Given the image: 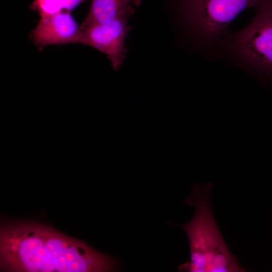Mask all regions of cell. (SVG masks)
I'll list each match as a JSON object with an SVG mask.
<instances>
[{"instance_id":"cell-2","label":"cell","mask_w":272,"mask_h":272,"mask_svg":"<svg viewBox=\"0 0 272 272\" xmlns=\"http://www.w3.org/2000/svg\"><path fill=\"white\" fill-rule=\"evenodd\" d=\"M212 185H196L188 202L195 207L190 221L180 227L186 232L190 258L180 267L189 272L245 271L230 252L218 228L213 213L211 194Z\"/></svg>"},{"instance_id":"cell-6","label":"cell","mask_w":272,"mask_h":272,"mask_svg":"<svg viewBox=\"0 0 272 272\" xmlns=\"http://www.w3.org/2000/svg\"><path fill=\"white\" fill-rule=\"evenodd\" d=\"M30 38L40 49L54 44H83L84 30L69 11L40 16L37 25L31 31Z\"/></svg>"},{"instance_id":"cell-7","label":"cell","mask_w":272,"mask_h":272,"mask_svg":"<svg viewBox=\"0 0 272 272\" xmlns=\"http://www.w3.org/2000/svg\"><path fill=\"white\" fill-rule=\"evenodd\" d=\"M140 0H92L89 12L81 25L82 29L110 22L122 16H130Z\"/></svg>"},{"instance_id":"cell-8","label":"cell","mask_w":272,"mask_h":272,"mask_svg":"<svg viewBox=\"0 0 272 272\" xmlns=\"http://www.w3.org/2000/svg\"><path fill=\"white\" fill-rule=\"evenodd\" d=\"M85 0H34L31 8L40 16L51 15L61 11H69Z\"/></svg>"},{"instance_id":"cell-1","label":"cell","mask_w":272,"mask_h":272,"mask_svg":"<svg viewBox=\"0 0 272 272\" xmlns=\"http://www.w3.org/2000/svg\"><path fill=\"white\" fill-rule=\"evenodd\" d=\"M1 238L2 262L11 270L108 271L117 266L114 258L41 224L9 225L3 230Z\"/></svg>"},{"instance_id":"cell-4","label":"cell","mask_w":272,"mask_h":272,"mask_svg":"<svg viewBox=\"0 0 272 272\" xmlns=\"http://www.w3.org/2000/svg\"><path fill=\"white\" fill-rule=\"evenodd\" d=\"M262 0H185L186 16L198 34L217 40L243 10L256 7Z\"/></svg>"},{"instance_id":"cell-3","label":"cell","mask_w":272,"mask_h":272,"mask_svg":"<svg viewBox=\"0 0 272 272\" xmlns=\"http://www.w3.org/2000/svg\"><path fill=\"white\" fill-rule=\"evenodd\" d=\"M251 23L235 35L233 52L243 62L272 77V0H262Z\"/></svg>"},{"instance_id":"cell-5","label":"cell","mask_w":272,"mask_h":272,"mask_svg":"<svg viewBox=\"0 0 272 272\" xmlns=\"http://www.w3.org/2000/svg\"><path fill=\"white\" fill-rule=\"evenodd\" d=\"M129 17L122 16L110 22L95 24L83 29V44L104 53L115 71L119 70L125 58V40L131 29L127 24Z\"/></svg>"}]
</instances>
